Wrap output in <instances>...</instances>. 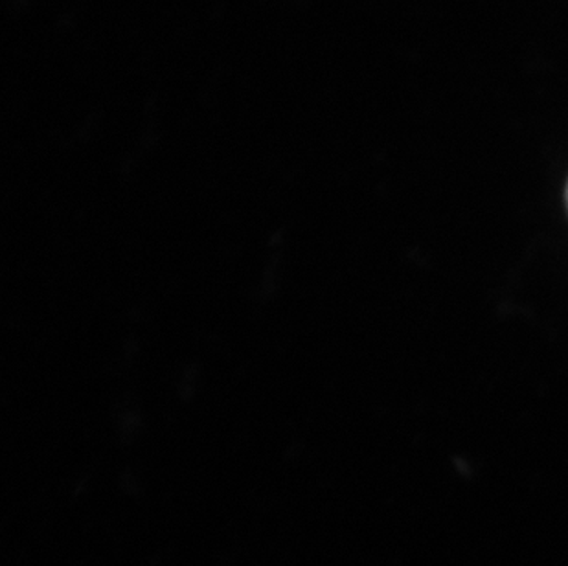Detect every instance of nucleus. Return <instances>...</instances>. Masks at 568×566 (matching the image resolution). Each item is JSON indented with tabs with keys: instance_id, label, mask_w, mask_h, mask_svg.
Wrapping results in <instances>:
<instances>
[{
	"instance_id": "f257e3e1",
	"label": "nucleus",
	"mask_w": 568,
	"mask_h": 566,
	"mask_svg": "<svg viewBox=\"0 0 568 566\" xmlns=\"http://www.w3.org/2000/svg\"><path fill=\"white\" fill-rule=\"evenodd\" d=\"M567 204H568V184H567Z\"/></svg>"
}]
</instances>
